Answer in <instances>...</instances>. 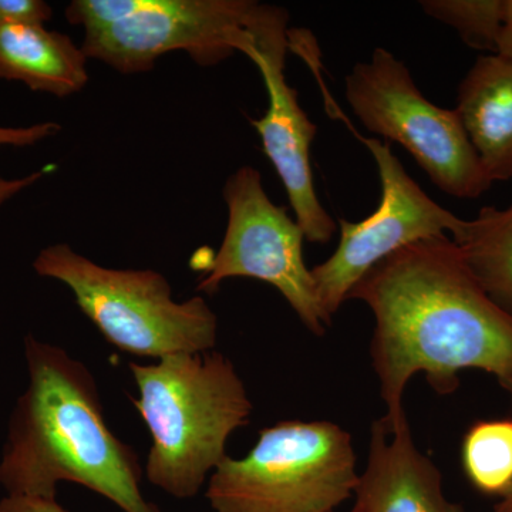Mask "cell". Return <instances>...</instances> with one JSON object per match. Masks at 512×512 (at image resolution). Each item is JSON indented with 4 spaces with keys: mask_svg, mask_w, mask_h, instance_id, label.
Segmentation results:
<instances>
[{
    "mask_svg": "<svg viewBox=\"0 0 512 512\" xmlns=\"http://www.w3.org/2000/svg\"><path fill=\"white\" fill-rule=\"evenodd\" d=\"M495 512H512V487L503 495L500 503L495 505Z\"/></svg>",
    "mask_w": 512,
    "mask_h": 512,
    "instance_id": "22",
    "label": "cell"
},
{
    "mask_svg": "<svg viewBox=\"0 0 512 512\" xmlns=\"http://www.w3.org/2000/svg\"><path fill=\"white\" fill-rule=\"evenodd\" d=\"M359 480L349 431L328 420L279 421L208 481L215 512H338Z\"/></svg>",
    "mask_w": 512,
    "mask_h": 512,
    "instance_id": "6",
    "label": "cell"
},
{
    "mask_svg": "<svg viewBox=\"0 0 512 512\" xmlns=\"http://www.w3.org/2000/svg\"><path fill=\"white\" fill-rule=\"evenodd\" d=\"M289 33L272 37L249 56L264 79L268 92V110L261 119H251L261 137L266 157L274 164L284 184L296 222L306 241L328 244L338 224L320 204L313 184L311 146L318 133L299 104L298 92L285 77Z\"/></svg>",
    "mask_w": 512,
    "mask_h": 512,
    "instance_id": "10",
    "label": "cell"
},
{
    "mask_svg": "<svg viewBox=\"0 0 512 512\" xmlns=\"http://www.w3.org/2000/svg\"><path fill=\"white\" fill-rule=\"evenodd\" d=\"M491 183L512 178V59L483 55L457 90L454 109Z\"/></svg>",
    "mask_w": 512,
    "mask_h": 512,
    "instance_id": "12",
    "label": "cell"
},
{
    "mask_svg": "<svg viewBox=\"0 0 512 512\" xmlns=\"http://www.w3.org/2000/svg\"><path fill=\"white\" fill-rule=\"evenodd\" d=\"M471 274L495 305L512 316V205L481 208L453 235Z\"/></svg>",
    "mask_w": 512,
    "mask_h": 512,
    "instance_id": "14",
    "label": "cell"
},
{
    "mask_svg": "<svg viewBox=\"0 0 512 512\" xmlns=\"http://www.w3.org/2000/svg\"><path fill=\"white\" fill-rule=\"evenodd\" d=\"M353 133L375 158L382 198L379 208L365 220H339L338 248L311 269L320 308L330 322L360 279L377 264L414 242L441 237L447 231L454 235L464 221L421 190L390 144L360 136L356 130Z\"/></svg>",
    "mask_w": 512,
    "mask_h": 512,
    "instance_id": "9",
    "label": "cell"
},
{
    "mask_svg": "<svg viewBox=\"0 0 512 512\" xmlns=\"http://www.w3.org/2000/svg\"><path fill=\"white\" fill-rule=\"evenodd\" d=\"M420 6L431 19L456 30L471 49L497 53L507 0H423Z\"/></svg>",
    "mask_w": 512,
    "mask_h": 512,
    "instance_id": "16",
    "label": "cell"
},
{
    "mask_svg": "<svg viewBox=\"0 0 512 512\" xmlns=\"http://www.w3.org/2000/svg\"><path fill=\"white\" fill-rule=\"evenodd\" d=\"M86 64L82 47L63 33L45 26L0 28V79L64 99L89 82Z\"/></svg>",
    "mask_w": 512,
    "mask_h": 512,
    "instance_id": "13",
    "label": "cell"
},
{
    "mask_svg": "<svg viewBox=\"0 0 512 512\" xmlns=\"http://www.w3.org/2000/svg\"><path fill=\"white\" fill-rule=\"evenodd\" d=\"M497 55L512 59V0H507V12L503 32H501L500 43H498Z\"/></svg>",
    "mask_w": 512,
    "mask_h": 512,
    "instance_id": "21",
    "label": "cell"
},
{
    "mask_svg": "<svg viewBox=\"0 0 512 512\" xmlns=\"http://www.w3.org/2000/svg\"><path fill=\"white\" fill-rule=\"evenodd\" d=\"M140 397L133 400L151 433L148 481L177 500L200 493L227 458L232 433L251 421L245 384L220 352L184 353L130 363Z\"/></svg>",
    "mask_w": 512,
    "mask_h": 512,
    "instance_id": "3",
    "label": "cell"
},
{
    "mask_svg": "<svg viewBox=\"0 0 512 512\" xmlns=\"http://www.w3.org/2000/svg\"><path fill=\"white\" fill-rule=\"evenodd\" d=\"M375 318L370 356L386 404L384 426L406 417L407 384L423 373L441 396L460 373L493 375L512 402V316L491 301L447 235L394 252L349 293Z\"/></svg>",
    "mask_w": 512,
    "mask_h": 512,
    "instance_id": "1",
    "label": "cell"
},
{
    "mask_svg": "<svg viewBox=\"0 0 512 512\" xmlns=\"http://www.w3.org/2000/svg\"><path fill=\"white\" fill-rule=\"evenodd\" d=\"M66 19L83 26L87 59L138 74L171 52L204 67L237 52L249 57L266 37L288 28L289 13L255 0H73Z\"/></svg>",
    "mask_w": 512,
    "mask_h": 512,
    "instance_id": "4",
    "label": "cell"
},
{
    "mask_svg": "<svg viewBox=\"0 0 512 512\" xmlns=\"http://www.w3.org/2000/svg\"><path fill=\"white\" fill-rule=\"evenodd\" d=\"M33 269L66 285L80 311L123 352L160 360L217 346L210 305L202 296L174 301L170 282L153 269L106 268L66 244L43 248Z\"/></svg>",
    "mask_w": 512,
    "mask_h": 512,
    "instance_id": "5",
    "label": "cell"
},
{
    "mask_svg": "<svg viewBox=\"0 0 512 512\" xmlns=\"http://www.w3.org/2000/svg\"><path fill=\"white\" fill-rule=\"evenodd\" d=\"M228 224L217 254L201 272L198 291L214 295L222 282L252 278L275 286L313 335L323 336L332 322L320 308L311 269L303 259V235L285 208L269 200L256 168L244 165L224 187Z\"/></svg>",
    "mask_w": 512,
    "mask_h": 512,
    "instance_id": "8",
    "label": "cell"
},
{
    "mask_svg": "<svg viewBox=\"0 0 512 512\" xmlns=\"http://www.w3.org/2000/svg\"><path fill=\"white\" fill-rule=\"evenodd\" d=\"M29 386L0 460L8 495L56 500L62 481L83 485L124 512H161L141 491L140 458L104 419L96 380L66 350L28 336Z\"/></svg>",
    "mask_w": 512,
    "mask_h": 512,
    "instance_id": "2",
    "label": "cell"
},
{
    "mask_svg": "<svg viewBox=\"0 0 512 512\" xmlns=\"http://www.w3.org/2000/svg\"><path fill=\"white\" fill-rule=\"evenodd\" d=\"M0 512H69L57 500L8 495L0 501Z\"/></svg>",
    "mask_w": 512,
    "mask_h": 512,
    "instance_id": "19",
    "label": "cell"
},
{
    "mask_svg": "<svg viewBox=\"0 0 512 512\" xmlns=\"http://www.w3.org/2000/svg\"><path fill=\"white\" fill-rule=\"evenodd\" d=\"M59 124L53 121L37 123L29 127H2L0 126V147H30L55 136L60 131Z\"/></svg>",
    "mask_w": 512,
    "mask_h": 512,
    "instance_id": "18",
    "label": "cell"
},
{
    "mask_svg": "<svg viewBox=\"0 0 512 512\" xmlns=\"http://www.w3.org/2000/svg\"><path fill=\"white\" fill-rule=\"evenodd\" d=\"M350 512H463L443 490L436 464L414 443L407 416L392 429L376 420L367 466L359 474Z\"/></svg>",
    "mask_w": 512,
    "mask_h": 512,
    "instance_id": "11",
    "label": "cell"
},
{
    "mask_svg": "<svg viewBox=\"0 0 512 512\" xmlns=\"http://www.w3.org/2000/svg\"><path fill=\"white\" fill-rule=\"evenodd\" d=\"M461 460L477 490L503 497L512 487V419L473 424L464 436Z\"/></svg>",
    "mask_w": 512,
    "mask_h": 512,
    "instance_id": "15",
    "label": "cell"
},
{
    "mask_svg": "<svg viewBox=\"0 0 512 512\" xmlns=\"http://www.w3.org/2000/svg\"><path fill=\"white\" fill-rule=\"evenodd\" d=\"M346 100L370 133L400 144L440 191L476 200L491 183L456 110L424 97L406 64L376 47L346 76Z\"/></svg>",
    "mask_w": 512,
    "mask_h": 512,
    "instance_id": "7",
    "label": "cell"
},
{
    "mask_svg": "<svg viewBox=\"0 0 512 512\" xmlns=\"http://www.w3.org/2000/svg\"><path fill=\"white\" fill-rule=\"evenodd\" d=\"M52 16V8L43 0H0V28L45 26Z\"/></svg>",
    "mask_w": 512,
    "mask_h": 512,
    "instance_id": "17",
    "label": "cell"
},
{
    "mask_svg": "<svg viewBox=\"0 0 512 512\" xmlns=\"http://www.w3.org/2000/svg\"><path fill=\"white\" fill-rule=\"evenodd\" d=\"M53 170H55V165H46L42 170L35 171V173L26 175V177L12 178V180H8V178L0 175V207H2L6 201H9L10 198L18 195L19 192L32 187L33 184L42 180L43 177H46V175Z\"/></svg>",
    "mask_w": 512,
    "mask_h": 512,
    "instance_id": "20",
    "label": "cell"
}]
</instances>
